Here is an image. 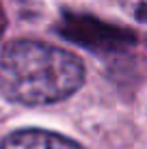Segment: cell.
<instances>
[{"label":"cell","instance_id":"obj_1","mask_svg":"<svg viewBox=\"0 0 147 149\" xmlns=\"http://www.w3.org/2000/svg\"><path fill=\"white\" fill-rule=\"evenodd\" d=\"M82 82V61L56 45L17 39L0 54V93L15 104H56L74 95Z\"/></svg>","mask_w":147,"mask_h":149},{"label":"cell","instance_id":"obj_2","mask_svg":"<svg viewBox=\"0 0 147 149\" xmlns=\"http://www.w3.org/2000/svg\"><path fill=\"white\" fill-rule=\"evenodd\" d=\"M0 149H84L76 141L48 130H17L0 143Z\"/></svg>","mask_w":147,"mask_h":149},{"label":"cell","instance_id":"obj_3","mask_svg":"<svg viewBox=\"0 0 147 149\" xmlns=\"http://www.w3.org/2000/svg\"><path fill=\"white\" fill-rule=\"evenodd\" d=\"M119 4L130 19L147 28V0H119Z\"/></svg>","mask_w":147,"mask_h":149}]
</instances>
